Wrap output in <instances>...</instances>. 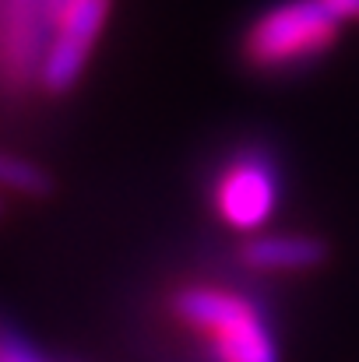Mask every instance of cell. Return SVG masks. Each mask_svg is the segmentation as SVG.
<instances>
[{
	"label": "cell",
	"mask_w": 359,
	"mask_h": 362,
	"mask_svg": "<svg viewBox=\"0 0 359 362\" xmlns=\"http://www.w3.org/2000/svg\"><path fill=\"white\" fill-rule=\"evenodd\" d=\"M110 4L113 0H67L60 7L53 46L39 64V85L46 95H64L78 85L96 49V39L110 18Z\"/></svg>",
	"instance_id": "obj_3"
},
{
	"label": "cell",
	"mask_w": 359,
	"mask_h": 362,
	"mask_svg": "<svg viewBox=\"0 0 359 362\" xmlns=\"http://www.w3.org/2000/svg\"><path fill=\"white\" fill-rule=\"evenodd\" d=\"M0 362H46L18 331L0 324Z\"/></svg>",
	"instance_id": "obj_7"
},
{
	"label": "cell",
	"mask_w": 359,
	"mask_h": 362,
	"mask_svg": "<svg viewBox=\"0 0 359 362\" xmlns=\"http://www.w3.org/2000/svg\"><path fill=\"white\" fill-rule=\"evenodd\" d=\"M342 21H359V0H324Z\"/></svg>",
	"instance_id": "obj_8"
},
{
	"label": "cell",
	"mask_w": 359,
	"mask_h": 362,
	"mask_svg": "<svg viewBox=\"0 0 359 362\" xmlns=\"http://www.w3.org/2000/svg\"><path fill=\"white\" fill-rule=\"evenodd\" d=\"M237 260L250 274H307L331 260V246L310 233H253L237 246Z\"/></svg>",
	"instance_id": "obj_5"
},
{
	"label": "cell",
	"mask_w": 359,
	"mask_h": 362,
	"mask_svg": "<svg viewBox=\"0 0 359 362\" xmlns=\"http://www.w3.org/2000/svg\"><path fill=\"white\" fill-rule=\"evenodd\" d=\"M0 190H11L18 197H32V201H42L53 194V176L28 162V158H18L11 151H0Z\"/></svg>",
	"instance_id": "obj_6"
},
{
	"label": "cell",
	"mask_w": 359,
	"mask_h": 362,
	"mask_svg": "<svg viewBox=\"0 0 359 362\" xmlns=\"http://www.w3.org/2000/svg\"><path fill=\"white\" fill-rule=\"evenodd\" d=\"M342 18L324 0H285L264 11L243 35L239 53L253 71H282L328 53L342 35Z\"/></svg>",
	"instance_id": "obj_2"
},
{
	"label": "cell",
	"mask_w": 359,
	"mask_h": 362,
	"mask_svg": "<svg viewBox=\"0 0 359 362\" xmlns=\"http://www.w3.org/2000/svg\"><path fill=\"white\" fill-rule=\"evenodd\" d=\"M169 320L208 362H282L264 310L222 281H183L166 299Z\"/></svg>",
	"instance_id": "obj_1"
},
{
	"label": "cell",
	"mask_w": 359,
	"mask_h": 362,
	"mask_svg": "<svg viewBox=\"0 0 359 362\" xmlns=\"http://www.w3.org/2000/svg\"><path fill=\"white\" fill-rule=\"evenodd\" d=\"M64 4H67V0H53V7H57V14H60V7H64Z\"/></svg>",
	"instance_id": "obj_9"
},
{
	"label": "cell",
	"mask_w": 359,
	"mask_h": 362,
	"mask_svg": "<svg viewBox=\"0 0 359 362\" xmlns=\"http://www.w3.org/2000/svg\"><path fill=\"white\" fill-rule=\"evenodd\" d=\"M278 204V180L264 158H237L229 162L215 187H212V208L222 226L233 233L253 236Z\"/></svg>",
	"instance_id": "obj_4"
},
{
	"label": "cell",
	"mask_w": 359,
	"mask_h": 362,
	"mask_svg": "<svg viewBox=\"0 0 359 362\" xmlns=\"http://www.w3.org/2000/svg\"><path fill=\"white\" fill-rule=\"evenodd\" d=\"M0 211H4V208H0Z\"/></svg>",
	"instance_id": "obj_10"
}]
</instances>
